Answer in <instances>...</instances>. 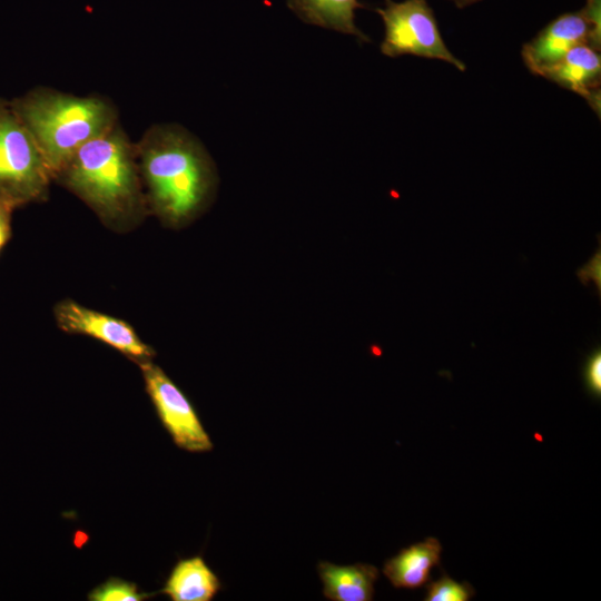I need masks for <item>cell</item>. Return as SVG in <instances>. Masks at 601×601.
<instances>
[{
	"mask_svg": "<svg viewBox=\"0 0 601 601\" xmlns=\"http://www.w3.org/2000/svg\"><path fill=\"white\" fill-rule=\"evenodd\" d=\"M53 314L60 329L93 337L136 363L148 361L155 355V351L122 319L90 309L72 299L57 303Z\"/></svg>",
	"mask_w": 601,
	"mask_h": 601,
	"instance_id": "cell-7",
	"label": "cell"
},
{
	"mask_svg": "<svg viewBox=\"0 0 601 601\" xmlns=\"http://www.w3.org/2000/svg\"><path fill=\"white\" fill-rule=\"evenodd\" d=\"M147 598L136 584L121 579H109L93 589L88 599L93 601H140Z\"/></svg>",
	"mask_w": 601,
	"mask_h": 601,
	"instance_id": "cell-14",
	"label": "cell"
},
{
	"mask_svg": "<svg viewBox=\"0 0 601 601\" xmlns=\"http://www.w3.org/2000/svg\"><path fill=\"white\" fill-rule=\"evenodd\" d=\"M385 7L376 9L381 16L385 36L381 45L384 56L396 58L413 55L430 59H440L465 70V63L457 59L446 47L433 10L426 0H385Z\"/></svg>",
	"mask_w": 601,
	"mask_h": 601,
	"instance_id": "cell-5",
	"label": "cell"
},
{
	"mask_svg": "<svg viewBox=\"0 0 601 601\" xmlns=\"http://www.w3.org/2000/svg\"><path fill=\"white\" fill-rule=\"evenodd\" d=\"M441 552L439 540L426 538L387 560L383 573L395 588H420L430 580L432 568L440 564Z\"/></svg>",
	"mask_w": 601,
	"mask_h": 601,
	"instance_id": "cell-10",
	"label": "cell"
},
{
	"mask_svg": "<svg viewBox=\"0 0 601 601\" xmlns=\"http://www.w3.org/2000/svg\"><path fill=\"white\" fill-rule=\"evenodd\" d=\"M220 582L201 556L180 560L171 570L161 592L173 601H210Z\"/></svg>",
	"mask_w": 601,
	"mask_h": 601,
	"instance_id": "cell-12",
	"label": "cell"
},
{
	"mask_svg": "<svg viewBox=\"0 0 601 601\" xmlns=\"http://www.w3.org/2000/svg\"><path fill=\"white\" fill-rule=\"evenodd\" d=\"M474 594L473 588L467 583H459L449 575L428 584L426 601H467Z\"/></svg>",
	"mask_w": 601,
	"mask_h": 601,
	"instance_id": "cell-15",
	"label": "cell"
},
{
	"mask_svg": "<svg viewBox=\"0 0 601 601\" xmlns=\"http://www.w3.org/2000/svg\"><path fill=\"white\" fill-rule=\"evenodd\" d=\"M584 380L588 390L600 396L601 394V351L597 348L589 356L584 366Z\"/></svg>",
	"mask_w": 601,
	"mask_h": 601,
	"instance_id": "cell-16",
	"label": "cell"
},
{
	"mask_svg": "<svg viewBox=\"0 0 601 601\" xmlns=\"http://www.w3.org/2000/svg\"><path fill=\"white\" fill-rule=\"evenodd\" d=\"M325 598L333 601H370L378 570L371 564L337 565L322 561L317 564Z\"/></svg>",
	"mask_w": 601,
	"mask_h": 601,
	"instance_id": "cell-11",
	"label": "cell"
},
{
	"mask_svg": "<svg viewBox=\"0 0 601 601\" xmlns=\"http://www.w3.org/2000/svg\"><path fill=\"white\" fill-rule=\"evenodd\" d=\"M288 8L304 22L357 37L368 38L355 24L358 0H287Z\"/></svg>",
	"mask_w": 601,
	"mask_h": 601,
	"instance_id": "cell-13",
	"label": "cell"
},
{
	"mask_svg": "<svg viewBox=\"0 0 601 601\" xmlns=\"http://www.w3.org/2000/svg\"><path fill=\"white\" fill-rule=\"evenodd\" d=\"M141 370L146 392L175 444L189 452L213 449L209 435L183 391L150 359L137 363Z\"/></svg>",
	"mask_w": 601,
	"mask_h": 601,
	"instance_id": "cell-6",
	"label": "cell"
},
{
	"mask_svg": "<svg viewBox=\"0 0 601 601\" xmlns=\"http://www.w3.org/2000/svg\"><path fill=\"white\" fill-rule=\"evenodd\" d=\"M599 51L589 45H579L542 76L582 96L598 114L601 108Z\"/></svg>",
	"mask_w": 601,
	"mask_h": 601,
	"instance_id": "cell-9",
	"label": "cell"
},
{
	"mask_svg": "<svg viewBox=\"0 0 601 601\" xmlns=\"http://www.w3.org/2000/svg\"><path fill=\"white\" fill-rule=\"evenodd\" d=\"M136 145L148 214L168 228H183L213 203L216 166L197 137L177 124H155Z\"/></svg>",
	"mask_w": 601,
	"mask_h": 601,
	"instance_id": "cell-1",
	"label": "cell"
},
{
	"mask_svg": "<svg viewBox=\"0 0 601 601\" xmlns=\"http://www.w3.org/2000/svg\"><path fill=\"white\" fill-rule=\"evenodd\" d=\"M10 104L35 140L52 178L82 145L119 124L115 104L102 96L78 97L36 87Z\"/></svg>",
	"mask_w": 601,
	"mask_h": 601,
	"instance_id": "cell-3",
	"label": "cell"
},
{
	"mask_svg": "<svg viewBox=\"0 0 601 601\" xmlns=\"http://www.w3.org/2000/svg\"><path fill=\"white\" fill-rule=\"evenodd\" d=\"M451 1H453L459 8H463V7L473 4L482 0H451Z\"/></svg>",
	"mask_w": 601,
	"mask_h": 601,
	"instance_id": "cell-18",
	"label": "cell"
},
{
	"mask_svg": "<svg viewBox=\"0 0 601 601\" xmlns=\"http://www.w3.org/2000/svg\"><path fill=\"white\" fill-rule=\"evenodd\" d=\"M53 180L80 198L112 230H131L148 215L136 145L120 122L82 145Z\"/></svg>",
	"mask_w": 601,
	"mask_h": 601,
	"instance_id": "cell-2",
	"label": "cell"
},
{
	"mask_svg": "<svg viewBox=\"0 0 601 601\" xmlns=\"http://www.w3.org/2000/svg\"><path fill=\"white\" fill-rule=\"evenodd\" d=\"M601 30H598L582 10L559 16L546 24L531 41L524 43L522 58L528 69L543 76L572 48L589 45L600 50Z\"/></svg>",
	"mask_w": 601,
	"mask_h": 601,
	"instance_id": "cell-8",
	"label": "cell"
},
{
	"mask_svg": "<svg viewBox=\"0 0 601 601\" xmlns=\"http://www.w3.org/2000/svg\"><path fill=\"white\" fill-rule=\"evenodd\" d=\"M13 210V208L0 204V253L8 244L12 235L11 221Z\"/></svg>",
	"mask_w": 601,
	"mask_h": 601,
	"instance_id": "cell-17",
	"label": "cell"
},
{
	"mask_svg": "<svg viewBox=\"0 0 601 601\" xmlns=\"http://www.w3.org/2000/svg\"><path fill=\"white\" fill-rule=\"evenodd\" d=\"M53 181L40 150L14 112L0 98V204L13 209L47 200Z\"/></svg>",
	"mask_w": 601,
	"mask_h": 601,
	"instance_id": "cell-4",
	"label": "cell"
}]
</instances>
